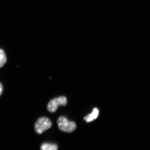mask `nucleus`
<instances>
[{"mask_svg": "<svg viewBox=\"0 0 150 150\" xmlns=\"http://www.w3.org/2000/svg\"><path fill=\"white\" fill-rule=\"evenodd\" d=\"M57 124L59 129L65 132L71 133L74 131L76 128L75 122L70 121L66 117L61 116L57 120Z\"/></svg>", "mask_w": 150, "mask_h": 150, "instance_id": "1", "label": "nucleus"}, {"mask_svg": "<svg viewBox=\"0 0 150 150\" xmlns=\"http://www.w3.org/2000/svg\"><path fill=\"white\" fill-rule=\"evenodd\" d=\"M52 126V122L49 118L42 117L38 118L35 123V132L38 134H42L46 130L50 129Z\"/></svg>", "mask_w": 150, "mask_h": 150, "instance_id": "2", "label": "nucleus"}, {"mask_svg": "<svg viewBox=\"0 0 150 150\" xmlns=\"http://www.w3.org/2000/svg\"><path fill=\"white\" fill-rule=\"evenodd\" d=\"M67 103V99L66 97H59L52 99L48 103L47 109L49 112H56L59 105L65 106Z\"/></svg>", "mask_w": 150, "mask_h": 150, "instance_id": "3", "label": "nucleus"}, {"mask_svg": "<svg viewBox=\"0 0 150 150\" xmlns=\"http://www.w3.org/2000/svg\"><path fill=\"white\" fill-rule=\"evenodd\" d=\"M98 115H99V110L97 108H94L91 114H89L87 116H86L84 119L87 122L89 123L96 119L98 117Z\"/></svg>", "mask_w": 150, "mask_h": 150, "instance_id": "4", "label": "nucleus"}, {"mask_svg": "<svg viewBox=\"0 0 150 150\" xmlns=\"http://www.w3.org/2000/svg\"><path fill=\"white\" fill-rule=\"evenodd\" d=\"M58 146L55 144L44 143L40 147V150H57Z\"/></svg>", "mask_w": 150, "mask_h": 150, "instance_id": "5", "label": "nucleus"}, {"mask_svg": "<svg viewBox=\"0 0 150 150\" xmlns=\"http://www.w3.org/2000/svg\"><path fill=\"white\" fill-rule=\"evenodd\" d=\"M5 53L2 49H0V68L2 67L6 62Z\"/></svg>", "mask_w": 150, "mask_h": 150, "instance_id": "6", "label": "nucleus"}, {"mask_svg": "<svg viewBox=\"0 0 150 150\" xmlns=\"http://www.w3.org/2000/svg\"><path fill=\"white\" fill-rule=\"evenodd\" d=\"M3 90H4V88H3L2 84L0 82V96L2 94Z\"/></svg>", "mask_w": 150, "mask_h": 150, "instance_id": "7", "label": "nucleus"}]
</instances>
